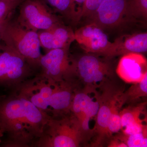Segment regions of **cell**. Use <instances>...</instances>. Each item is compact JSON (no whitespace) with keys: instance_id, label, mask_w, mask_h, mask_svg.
Returning <instances> with one entry per match:
<instances>
[{"instance_id":"1","label":"cell","mask_w":147,"mask_h":147,"mask_svg":"<svg viewBox=\"0 0 147 147\" xmlns=\"http://www.w3.org/2000/svg\"><path fill=\"white\" fill-rule=\"evenodd\" d=\"M51 116L16 92L0 98V128L3 147L34 146Z\"/></svg>"},{"instance_id":"2","label":"cell","mask_w":147,"mask_h":147,"mask_svg":"<svg viewBox=\"0 0 147 147\" xmlns=\"http://www.w3.org/2000/svg\"><path fill=\"white\" fill-rule=\"evenodd\" d=\"M88 140L79 121L69 113L63 117H50L41 136L34 146L40 147H77Z\"/></svg>"},{"instance_id":"3","label":"cell","mask_w":147,"mask_h":147,"mask_svg":"<svg viewBox=\"0 0 147 147\" xmlns=\"http://www.w3.org/2000/svg\"><path fill=\"white\" fill-rule=\"evenodd\" d=\"M11 16L1 27V42L20 54L34 67L39 66L42 55L37 32L24 28L16 21H12Z\"/></svg>"},{"instance_id":"4","label":"cell","mask_w":147,"mask_h":147,"mask_svg":"<svg viewBox=\"0 0 147 147\" xmlns=\"http://www.w3.org/2000/svg\"><path fill=\"white\" fill-rule=\"evenodd\" d=\"M76 69V80L84 85V89L95 93L96 89L113 79L115 70L108 59L97 54L87 53L77 59L73 58Z\"/></svg>"},{"instance_id":"5","label":"cell","mask_w":147,"mask_h":147,"mask_svg":"<svg viewBox=\"0 0 147 147\" xmlns=\"http://www.w3.org/2000/svg\"><path fill=\"white\" fill-rule=\"evenodd\" d=\"M34 67L20 54L0 41V86L16 88L31 76Z\"/></svg>"},{"instance_id":"6","label":"cell","mask_w":147,"mask_h":147,"mask_svg":"<svg viewBox=\"0 0 147 147\" xmlns=\"http://www.w3.org/2000/svg\"><path fill=\"white\" fill-rule=\"evenodd\" d=\"M20 7L16 21L29 30L37 32L63 24L43 0H24Z\"/></svg>"},{"instance_id":"7","label":"cell","mask_w":147,"mask_h":147,"mask_svg":"<svg viewBox=\"0 0 147 147\" xmlns=\"http://www.w3.org/2000/svg\"><path fill=\"white\" fill-rule=\"evenodd\" d=\"M70 47L49 50L42 55L39 66L42 74L57 83L76 82V69L73 57L69 54Z\"/></svg>"},{"instance_id":"8","label":"cell","mask_w":147,"mask_h":147,"mask_svg":"<svg viewBox=\"0 0 147 147\" xmlns=\"http://www.w3.org/2000/svg\"><path fill=\"white\" fill-rule=\"evenodd\" d=\"M109 81L100 87L102 92H97L99 106L96 118V122L92 129V137H94L92 146H102L111 138L108 127L111 108L114 100L121 91L116 88Z\"/></svg>"},{"instance_id":"9","label":"cell","mask_w":147,"mask_h":147,"mask_svg":"<svg viewBox=\"0 0 147 147\" xmlns=\"http://www.w3.org/2000/svg\"><path fill=\"white\" fill-rule=\"evenodd\" d=\"M105 32L132 24L126 10V0H104L87 20Z\"/></svg>"},{"instance_id":"10","label":"cell","mask_w":147,"mask_h":147,"mask_svg":"<svg viewBox=\"0 0 147 147\" xmlns=\"http://www.w3.org/2000/svg\"><path fill=\"white\" fill-rule=\"evenodd\" d=\"M58 83L40 74L19 85L16 92L49 115V101Z\"/></svg>"},{"instance_id":"11","label":"cell","mask_w":147,"mask_h":147,"mask_svg":"<svg viewBox=\"0 0 147 147\" xmlns=\"http://www.w3.org/2000/svg\"><path fill=\"white\" fill-rule=\"evenodd\" d=\"M75 40L87 53L103 56L110 49L112 42L105 32L93 23H88L74 32Z\"/></svg>"},{"instance_id":"12","label":"cell","mask_w":147,"mask_h":147,"mask_svg":"<svg viewBox=\"0 0 147 147\" xmlns=\"http://www.w3.org/2000/svg\"><path fill=\"white\" fill-rule=\"evenodd\" d=\"M116 73L125 83H139L147 74L146 59L141 53H129L122 55Z\"/></svg>"},{"instance_id":"13","label":"cell","mask_w":147,"mask_h":147,"mask_svg":"<svg viewBox=\"0 0 147 147\" xmlns=\"http://www.w3.org/2000/svg\"><path fill=\"white\" fill-rule=\"evenodd\" d=\"M77 82H63L58 83L49 103V114L53 118L63 117L71 113V105Z\"/></svg>"},{"instance_id":"14","label":"cell","mask_w":147,"mask_h":147,"mask_svg":"<svg viewBox=\"0 0 147 147\" xmlns=\"http://www.w3.org/2000/svg\"><path fill=\"white\" fill-rule=\"evenodd\" d=\"M147 32L125 34L112 42L110 49L103 57L108 59L129 53H146Z\"/></svg>"},{"instance_id":"15","label":"cell","mask_w":147,"mask_h":147,"mask_svg":"<svg viewBox=\"0 0 147 147\" xmlns=\"http://www.w3.org/2000/svg\"><path fill=\"white\" fill-rule=\"evenodd\" d=\"M41 47L47 51L70 47L75 40L74 32L63 23L52 28L37 32Z\"/></svg>"},{"instance_id":"16","label":"cell","mask_w":147,"mask_h":147,"mask_svg":"<svg viewBox=\"0 0 147 147\" xmlns=\"http://www.w3.org/2000/svg\"><path fill=\"white\" fill-rule=\"evenodd\" d=\"M90 94L91 93L84 89L80 90L77 88L74 94L71 105V113L79 121L82 130L90 103L93 99V98L90 95Z\"/></svg>"},{"instance_id":"17","label":"cell","mask_w":147,"mask_h":147,"mask_svg":"<svg viewBox=\"0 0 147 147\" xmlns=\"http://www.w3.org/2000/svg\"><path fill=\"white\" fill-rule=\"evenodd\" d=\"M147 74L139 83L133 84L126 91L119 95L118 101L121 107L127 103L134 105L141 98L147 97Z\"/></svg>"},{"instance_id":"18","label":"cell","mask_w":147,"mask_h":147,"mask_svg":"<svg viewBox=\"0 0 147 147\" xmlns=\"http://www.w3.org/2000/svg\"><path fill=\"white\" fill-rule=\"evenodd\" d=\"M126 10L132 24L146 23L147 0H126Z\"/></svg>"},{"instance_id":"19","label":"cell","mask_w":147,"mask_h":147,"mask_svg":"<svg viewBox=\"0 0 147 147\" xmlns=\"http://www.w3.org/2000/svg\"><path fill=\"white\" fill-rule=\"evenodd\" d=\"M55 12L73 25L78 24L74 0H45Z\"/></svg>"},{"instance_id":"20","label":"cell","mask_w":147,"mask_h":147,"mask_svg":"<svg viewBox=\"0 0 147 147\" xmlns=\"http://www.w3.org/2000/svg\"><path fill=\"white\" fill-rule=\"evenodd\" d=\"M146 104V101H145L136 105H129L128 107L120 111L121 125V130L129 124L141 119L140 116L144 113Z\"/></svg>"},{"instance_id":"21","label":"cell","mask_w":147,"mask_h":147,"mask_svg":"<svg viewBox=\"0 0 147 147\" xmlns=\"http://www.w3.org/2000/svg\"><path fill=\"white\" fill-rule=\"evenodd\" d=\"M114 137L121 140L127 147H147V129L138 134L127 135L123 133H117Z\"/></svg>"},{"instance_id":"22","label":"cell","mask_w":147,"mask_h":147,"mask_svg":"<svg viewBox=\"0 0 147 147\" xmlns=\"http://www.w3.org/2000/svg\"><path fill=\"white\" fill-rule=\"evenodd\" d=\"M119 95L114 100L110 111L108 130L109 135L111 137L113 136V134L118 133L121 130V117L119 114L121 107L118 101Z\"/></svg>"},{"instance_id":"23","label":"cell","mask_w":147,"mask_h":147,"mask_svg":"<svg viewBox=\"0 0 147 147\" xmlns=\"http://www.w3.org/2000/svg\"><path fill=\"white\" fill-rule=\"evenodd\" d=\"M24 0H0V21L11 16L14 11Z\"/></svg>"},{"instance_id":"24","label":"cell","mask_w":147,"mask_h":147,"mask_svg":"<svg viewBox=\"0 0 147 147\" xmlns=\"http://www.w3.org/2000/svg\"><path fill=\"white\" fill-rule=\"evenodd\" d=\"M104 0H86L84 3L80 21L84 19L88 20L97 10Z\"/></svg>"},{"instance_id":"25","label":"cell","mask_w":147,"mask_h":147,"mask_svg":"<svg viewBox=\"0 0 147 147\" xmlns=\"http://www.w3.org/2000/svg\"><path fill=\"white\" fill-rule=\"evenodd\" d=\"M144 121H146V120L141 119L140 120L129 124L121 130L122 133L127 135L141 133L147 129V125L144 124Z\"/></svg>"},{"instance_id":"26","label":"cell","mask_w":147,"mask_h":147,"mask_svg":"<svg viewBox=\"0 0 147 147\" xmlns=\"http://www.w3.org/2000/svg\"><path fill=\"white\" fill-rule=\"evenodd\" d=\"M75 5V12L78 24L80 22L83 7L86 0H74Z\"/></svg>"},{"instance_id":"27","label":"cell","mask_w":147,"mask_h":147,"mask_svg":"<svg viewBox=\"0 0 147 147\" xmlns=\"http://www.w3.org/2000/svg\"><path fill=\"white\" fill-rule=\"evenodd\" d=\"M108 147H127V145L121 140L112 136L108 142Z\"/></svg>"},{"instance_id":"28","label":"cell","mask_w":147,"mask_h":147,"mask_svg":"<svg viewBox=\"0 0 147 147\" xmlns=\"http://www.w3.org/2000/svg\"><path fill=\"white\" fill-rule=\"evenodd\" d=\"M3 137V134L1 128H0V143H1L2 142V139Z\"/></svg>"},{"instance_id":"29","label":"cell","mask_w":147,"mask_h":147,"mask_svg":"<svg viewBox=\"0 0 147 147\" xmlns=\"http://www.w3.org/2000/svg\"><path fill=\"white\" fill-rule=\"evenodd\" d=\"M6 19H5V20H3V21H0V30H1V27L2 26L3 23L5 22V21ZM0 41H1V38H0Z\"/></svg>"}]
</instances>
